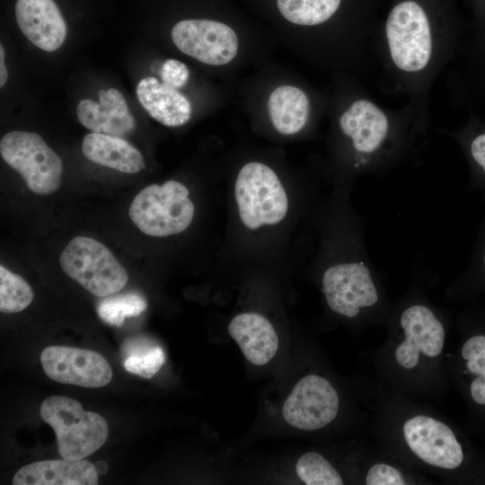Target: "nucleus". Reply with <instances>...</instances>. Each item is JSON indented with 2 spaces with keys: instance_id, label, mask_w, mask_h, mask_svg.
<instances>
[{
  "instance_id": "29",
  "label": "nucleus",
  "mask_w": 485,
  "mask_h": 485,
  "mask_svg": "<svg viewBox=\"0 0 485 485\" xmlns=\"http://www.w3.org/2000/svg\"><path fill=\"white\" fill-rule=\"evenodd\" d=\"M160 75L165 84L176 89L186 84L190 76V71L184 63L171 58L163 64Z\"/></svg>"
},
{
  "instance_id": "23",
  "label": "nucleus",
  "mask_w": 485,
  "mask_h": 485,
  "mask_svg": "<svg viewBox=\"0 0 485 485\" xmlns=\"http://www.w3.org/2000/svg\"><path fill=\"white\" fill-rule=\"evenodd\" d=\"M33 299L31 286L19 275L0 266V311L15 313L27 308Z\"/></svg>"
},
{
  "instance_id": "12",
  "label": "nucleus",
  "mask_w": 485,
  "mask_h": 485,
  "mask_svg": "<svg viewBox=\"0 0 485 485\" xmlns=\"http://www.w3.org/2000/svg\"><path fill=\"white\" fill-rule=\"evenodd\" d=\"M404 439L410 449L425 463L444 469H455L463 453L451 428L428 416H415L403 425Z\"/></svg>"
},
{
  "instance_id": "21",
  "label": "nucleus",
  "mask_w": 485,
  "mask_h": 485,
  "mask_svg": "<svg viewBox=\"0 0 485 485\" xmlns=\"http://www.w3.org/2000/svg\"><path fill=\"white\" fill-rule=\"evenodd\" d=\"M461 149L470 171V188L485 190V119L468 110L465 123L456 129L442 128Z\"/></svg>"
},
{
  "instance_id": "19",
  "label": "nucleus",
  "mask_w": 485,
  "mask_h": 485,
  "mask_svg": "<svg viewBox=\"0 0 485 485\" xmlns=\"http://www.w3.org/2000/svg\"><path fill=\"white\" fill-rule=\"evenodd\" d=\"M82 152L89 161L123 173H137L146 166L141 153L119 137L89 133L83 139Z\"/></svg>"
},
{
  "instance_id": "6",
  "label": "nucleus",
  "mask_w": 485,
  "mask_h": 485,
  "mask_svg": "<svg viewBox=\"0 0 485 485\" xmlns=\"http://www.w3.org/2000/svg\"><path fill=\"white\" fill-rule=\"evenodd\" d=\"M234 196L240 219L251 230L278 224L288 210L287 196L280 180L262 163L251 162L242 167Z\"/></svg>"
},
{
  "instance_id": "11",
  "label": "nucleus",
  "mask_w": 485,
  "mask_h": 485,
  "mask_svg": "<svg viewBox=\"0 0 485 485\" xmlns=\"http://www.w3.org/2000/svg\"><path fill=\"white\" fill-rule=\"evenodd\" d=\"M45 374L53 381L86 388L107 385L112 378L108 361L98 352L66 346H48L40 354Z\"/></svg>"
},
{
  "instance_id": "8",
  "label": "nucleus",
  "mask_w": 485,
  "mask_h": 485,
  "mask_svg": "<svg viewBox=\"0 0 485 485\" xmlns=\"http://www.w3.org/2000/svg\"><path fill=\"white\" fill-rule=\"evenodd\" d=\"M0 154L33 193L47 196L59 188L62 160L40 135L28 131L8 132L1 138Z\"/></svg>"
},
{
  "instance_id": "32",
  "label": "nucleus",
  "mask_w": 485,
  "mask_h": 485,
  "mask_svg": "<svg viewBox=\"0 0 485 485\" xmlns=\"http://www.w3.org/2000/svg\"><path fill=\"white\" fill-rule=\"evenodd\" d=\"M471 395L475 402L485 404V371L472 382Z\"/></svg>"
},
{
  "instance_id": "2",
  "label": "nucleus",
  "mask_w": 485,
  "mask_h": 485,
  "mask_svg": "<svg viewBox=\"0 0 485 485\" xmlns=\"http://www.w3.org/2000/svg\"><path fill=\"white\" fill-rule=\"evenodd\" d=\"M336 126L345 145L347 172L354 177L382 175L415 163L430 137L409 104L387 108L360 87L341 103Z\"/></svg>"
},
{
  "instance_id": "30",
  "label": "nucleus",
  "mask_w": 485,
  "mask_h": 485,
  "mask_svg": "<svg viewBox=\"0 0 485 485\" xmlns=\"http://www.w3.org/2000/svg\"><path fill=\"white\" fill-rule=\"evenodd\" d=\"M468 266L470 274L485 277V218Z\"/></svg>"
},
{
  "instance_id": "25",
  "label": "nucleus",
  "mask_w": 485,
  "mask_h": 485,
  "mask_svg": "<svg viewBox=\"0 0 485 485\" xmlns=\"http://www.w3.org/2000/svg\"><path fill=\"white\" fill-rule=\"evenodd\" d=\"M298 477L307 485H341L343 481L334 467L319 453L307 452L296 462Z\"/></svg>"
},
{
  "instance_id": "13",
  "label": "nucleus",
  "mask_w": 485,
  "mask_h": 485,
  "mask_svg": "<svg viewBox=\"0 0 485 485\" xmlns=\"http://www.w3.org/2000/svg\"><path fill=\"white\" fill-rule=\"evenodd\" d=\"M400 325L405 340L397 347L395 358L401 366L406 369L415 367L419 352L429 357L441 353L445 329L430 307L419 303L410 304L401 313Z\"/></svg>"
},
{
  "instance_id": "5",
  "label": "nucleus",
  "mask_w": 485,
  "mask_h": 485,
  "mask_svg": "<svg viewBox=\"0 0 485 485\" xmlns=\"http://www.w3.org/2000/svg\"><path fill=\"white\" fill-rule=\"evenodd\" d=\"M188 188L177 181L151 184L138 192L131 202L128 215L144 234L165 237L185 231L194 216V204Z\"/></svg>"
},
{
  "instance_id": "34",
  "label": "nucleus",
  "mask_w": 485,
  "mask_h": 485,
  "mask_svg": "<svg viewBox=\"0 0 485 485\" xmlns=\"http://www.w3.org/2000/svg\"><path fill=\"white\" fill-rule=\"evenodd\" d=\"M94 466L98 475L105 474L109 469L108 463L104 461H97Z\"/></svg>"
},
{
  "instance_id": "31",
  "label": "nucleus",
  "mask_w": 485,
  "mask_h": 485,
  "mask_svg": "<svg viewBox=\"0 0 485 485\" xmlns=\"http://www.w3.org/2000/svg\"><path fill=\"white\" fill-rule=\"evenodd\" d=\"M472 13V35H479L485 30V0H470Z\"/></svg>"
},
{
  "instance_id": "9",
  "label": "nucleus",
  "mask_w": 485,
  "mask_h": 485,
  "mask_svg": "<svg viewBox=\"0 0 485 485\" xmlns=\"http://www.w3.org/2000/svg\"><path fill=\"white\" fill-rule=\"evenodd\" d=\"M171 37L184 54L210 66L232 61L238 51V38L227 24L207 19H188L177 22Z\"/></svg>"
},
{
  "instance_id": "20",
  "label": "nucleus",
  "mask_w": 485,
  "mask_h": 485,
  "mask_svg": "<svg viewBox=\"0 0 485 485\" xmlns=\"http://www.w3.org/2000/svg\"><path fill=\"white\" fill-rule=\"evenodd\" d=\"M268 106L272 125L283 135L296 134L304 129L312 112L309 96L292 85H281L273 90Z\"/></svg>"
},
{
  "instance_id": "26",
  "label": "nucleus",
  "mask_w": 485,
  "mask_h": 485,
  "mask_svg": "<svg viewBox=\"0 0 485 485\" xmlns=\"http://www.w3.org/2000/svg\"><path fill=\"white\" fill-rule=\"evenodd\" d=\"M165 362V355L159 346H152L143 352L127 357L125 369L143 378L153 377Z\"/></svg>"
},
{
  "instance_id": "7",
  "label": "nucleus",
  "mask_w": 485,
  "mask_h": 485,
  "mask_svg": "<svg viewBox=\"0 0 485 485\" xmlns=\"http://www.w3.org/2000/svg\"><path fill=\"white\" fill-rule=\"evenodd\" d=\"M59 262L68 277L100 297L121 290L128 282V273L116 257L91 237L73 238L63 250Z\"/></svg>"
},
{
  "instance_id": "22",
  "label": "nucleus",
  "mask_w": 485,
  "mask_h": 485,
  "mask_svg": "<svg viewBox=\"0 0 485 485\" xmlns=\"http://www.w3.org/2000/svg\"><path fill=\"white\" fill-rule=\"evenodd\" d=\"M278 8L288 22L307 27H321L336 20L346 0H277Z\"/></svg>"
},
{
  "instance_id": "3",
  "label": "nucleus",
  "mask_w": 485,
  "mask_h": 485,
  "mask_svg": "<svg viewBox=\"0 0 485 485\" xmlns=\"http://www.w3.org/2000/svg\"><path fill=\"white\" fill-rule=\"evenodd\" d=\"M377 281L362 236L346 256L327 264L321 278L322 292L332 312L351 319L379 304Z\"/></svg>"
},
{
  "instance_id": "24",
  "label": "nucleus",
  "mask_w": 485,
  "mask_h": 485,
  "mask_svg": "<svg viewBox=\"0 0 485 485\" xmlns=\"http://www.w3.org/2000/svg\"><path fill=\"white\" fill-rule=\"evenodd\" d=\"M146 309L145 298L130 292L103 299L97 305V313L106 323L119 327L127 317H137Z\"/></svg>"
},
{
  "instance_id": "16",
  "label": "nucleus",
  "mask_w": 485,
  "mask_h": 485,
  "mask_svg": "<svg viewBox=\"0 0 485 485\" xmlns=\"http://www.w3.org/2000/svg\"><path fill=\"white\" fill-rule=\"evenodd\" d=\"M98 473L88 460H45L29 463L14 474L13 485H96Z\"/></svg>"
},
{
  "instance_id": "1",
  "label": "nucleus",
  "mask_w": 485,
  "mask_h": 485,
  "mask_svg": "<svg viewBox=\"0 0 485 485\" xmlns=\"http://www.w3.org/2000/svg\"><path fill=\"white\" fill-rule=\"evenodd\" d=\"M464 25L457 0H391L374 44L373 66L383 91L402 97L430 130V96L457 56Z\"/></svg>"
},
{
  "instance_id": "18",
  "label": "nucleus",
  "mask_w": 485,
  "mask_h": 485,
  "mask_svg": "<svg viewBox=\"0 0 485 485\" xmlns=\"http://www.w3.org/2000/svg\"><path fill=\"white\" fill-rule=\"evenodd\" d=\"M137 97L145 110L156 121L166 127H179L191 117V104L188 98L155 77L147 76L139 81Z\"/></svg>"
},
{
  "instance_id": "4",
  "label": "nucleus",
  "mask_w": 485,
  "mask_h": 485,
  "mask_svg": "<svg viewBox=\"0 0 485 485\" xmlns=\"http://www.w3.org/2000/svg\"><path fill=\"white\" fill-rule=\"evenodd\" d=\"M40 414L54 429L62 458L84 459L107 440L109 428L104 418L95 412L85 411L76 400L50 396L41 403Z\"/></svg>"
},
{
  "instance_id": "33",
  "label": "nucleus",
  "mask_w": 485,
  "mask_h": 485,
  "mask_svg": "<svg viewBox=\"0 0 485 485\" xmlns=\"http://www.w3.org/2000/svg\"><path fill=\"white\" fill-rule=\"evenodd\" d=\"M8 72L4 65V49L3 45H0V86L3 87L6 83Z\"/></svg>"
},
{
  "instance_id": "10",
  "label": "nucleus",
  "mask_w": 485,
  "mask_h": 485,
  "mask_svg": "<svg viewBox=\"0 0 485 485\" xmlns=\"http://www.w3.org/2000/svg\"><path fill=\"white\" fill-rule=\"evenodd\" d=\"M339 395L325 378L309 375L300 379L284 402L285 420L301 430H316L331 423L339 410Z\"/></svg>"
},
{
  "instance_id": "14",
  "label": "nucleus",
  "mask_w": 485,
  "mask_h": 485,
  "mask_svg": "<svg viewBox=\"0 0 485 485\" xmlns=\"http://www.w3.org/2000/svg\"><path fill=\"white\" fill-rule=\"evenodd\" d=\"M15 16L23 35L37 48L52 52L66 37V23L54 0H17Z\"/></svg>"
},
{
  "instance_id": "28",
  "label": "nucleus",
  "mask_w": 485,
  "mask_h": 485,
  "mask_svg": "<svg viewBox=\"0 0 485 485\" xmlns=\"http://www.w3.org/2000/svg\"><path fill=\"white\" fill-rule=\"evenodd\" d=\"M367 485H403L406 484L401 473L385 463L373 465L366 477Z\"/></svg>"
},
{
  "instance_id": "17",
  "label": "nucleus",
  "mask_w": 485,
  "mask_h": 485,
  "mask_svg": "<svg viewBox=\"0 0 485 485\" xmlns=\"http://www.w3.org/2000/svg\"><path fill=\"white\" fill-rule=\"evenodd\" d=\"M230 336L244 357L255 366L268 364L278 348V338L270 322L256 313L234 316L228 325Z\"/></svg>"
},
{
  "instance_id": "27",
  "label": "nucleus",
  "mask_w": 485,
  "mask_h": 485,
  "mask_svg": "<svg viewBox=\"0 0 485 485\" xmlns=\"http://www.w3.org/2000/svg\"><path fill=\"white\" fill-rule=\"evenodd\" d=\"M462 357L467 360L469 372L480 375L485 371V336L476 335L466 340L462 348Z\"/></svg>"
},
{
  "instance_id": "15",
  "label": "nucleus",
  "mask_w": 485,
  "mask_h": 485,
  "mask_svg": "<svg viewBox=\"0 0 485 485\" xmlns=\"http://www.w3.org/2000/svg\"><path fill=\"white\" fill-rule=\"evenodd\" d=\"M99 102L83 99L76 107L79 122L94 133L122 137L136 127L123 94L117 89L101 90Z\"/></svg>"
}]
</instances>
